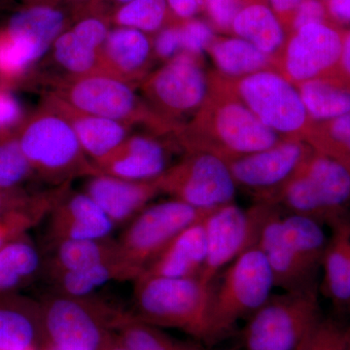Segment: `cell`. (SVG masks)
Here are the masks:
<instances>
[{"label":"cell","instance_id":"83f0119b","mask_svg":"<svg viewBox=\"0 0 350 350\" xmlns=\"http://www.w3.org/2000/svg\"><path fill=\"white\" fill-rule=\"evenodd\" d=\"M44 268L40 250L29 232L0 248V294L17 293Z\"/></svg>","mask_w":350,"mask_h":350},{"label":"cell","instance_id":"4fadbf2b","mask_svg":"<svg viewBox=\"0 0 350 350\" xmlns=\"http://www.w3.org/2000/svg\"><path fill=\"white\" fill-rule=\"evenodd\" d=\"M211 125L213 133L184 146L187 153L208 152L228 163L282 142L278 133L260 121L241 101L227 100L216 107Z\"/></svg>","mask_w":350,"mask_h":350},{"label":"cell","instance_id":"c3c4849f","mask_svg":"<svg viewBox=\"0 0 350 350\" xmlns=\"http://www.w3.org/2000/svg\"><path fill=\"white\" fill-rule=\"evenodd\" d=\"M330 75H335L350 85V31H344L342 52L337 68Z\"/></svg>","mask_w":350,"mask_h":350},{"label":"cell","instance_id":"e575fe53","mask_svg":"<svg viewBox=\"0 0 350 350\" xmlns=\"http://www.w3.org/2000/svg\"><path fill=\"white\" fill-rule=\"evenodd\" d=\"M170 16L167 0H131L112 9L111 23L150 36L172 24Z\"/></svg>","mask_w":350,"mask_h":350},{"label":"cell","instance_id":"7402d4cb","mask_svg":"<svg viewBox=\"0 0 350 350\" xmlns=\"http://www.w3.org/2000/svg\"><path fill=\"white\" fill-rule=\"evenodd\" d=\"M68 120L85 154L93 163L108 155L133 133V126L71 107L53 94L44 93L42 100Z\"/></svg>","mask_w":350,"mask_h":350},{"label":"cell","instance_id":"f907efd6","mask_svg":"<svg viewBox=\"0 0 350 350\" xmlns=\"http://www.w3.org/2000/svg\"><path fill=\"white\" fill-rule=\"evenodd\" d=\"M304 0H269L271 10L276 14L278 18L287 17L288 15L293 16Z\"/></svg>","mask_w":350,"mask_h":350},{"label":"cell","instance_id":"681fc988","mask_svg":"<svg viewBox=\"0 0 350 350\" xmlns=\"http://www.w3.org/2000/svg\"><path fill=\"white\" fill-rule=\"evenodd\" d=\"M326 4L332 21L350 23V0H326Z\"/></svg>","mask_w":350,"mask_h":350},{"label":"cell","instance_id":"52a82bcc","mask_svg":"<svg viewBox=\"0 0 350 350\" xmlns=\"http://www.w3.org/2000/svg\"><path fill=\"white\" fill-rule=\"evenodd\" d=\"M321 320L319 293L271 295L243 327L244 350H295Z\"/></svg>","mask_w":350,"mask_h":350},{"label":"cell","instance_id":"2e32d148","mask_svg":"<svg viewBox=\"0 0 350 350\" xmlns=\"http://www.w3.org/2000/svg\"><path fill=\"white\" fill-rule=\"evenodd\" d=\"M51 245L64 241L109 238L114 223L85 192H75L70 186L48 217Z\"/></svg>","mask_w":350,"mask_h":350},{"label":"cell","instance_id":"d6a6232c","mask_svg":"<svg viewBox=\"0 0 350 350\" xmlns=\"http://www.w3.org/2000/svg\"><path fill=\"white\" fill-rule=\"evenodd\" d=\"M282 220L288 241L306 269L317 278L328 243L323 225L312 218L297 214L282 215Z\"/></svg>","mask_w":350,"mask_h":350},{"label":"cell","instance_id":"9a60e30c","mask_svg":"<svg viewBox=\"0 0 350 350\" xmlns=\"http://www.w3.org/2000/svg\"><path fill=\"white\" fill-rule=\"evenodd\" d=\"M312 151L300 140H286L227 163L237 186L256 191L261 200L283 185Z\"/></svg>","mask_w":350,"mask_h":350},{"label":"cell","instance_id":"ba28073f","mask_svg":"<svg viewBox=\"0 0 350 350\" xmlns=\"http://www.w3.org/2000/svg\"><path fill=\"white\" fill-rule=\"evenodd\" d=\"M139 89L152 111L172 129L177 128V119L194 114L204 107L209 90L199 57L185 52L147 75Z\"/></svg>","mask_w":350,"mask_h":350},{"label":"cell","instance_id":"6da1fadb","mask_svg":"<svg viewBox=\"0 0 350 350\" xmlns=\"http://www.w3.org/2000/svg\"><path fill=\"white\" fill-rule=\"evenodd\" d=\"M259 202L282 206L333 227L350 219V172L335 159L313 149L299 169L275 192Z\"/></svg>","mask_w":350,"mask_h":350},{"label":"cell","instance_id":"44dd1931","mask_svg":"<svg viewBox=\"0 0 350 350\" xmlns=\"http://www.w3.org/2000/svg\"><path fill=\"white\" fill-rule=\"evenodd\" d=\"M100 51L96 39L81 25L73 23L55 40L47 56L39 64L49 66L54 70L39 81L46 84L53 80L100 73Z\"/></svg>","mask_w":350,"mask_h":350},{"label":"cell","instance_id":"7a4b0ae2","mask_svg":"<svg viewBox=\"0 0 350 350\" xmlns=\"http://www.w3.org/2000/svg\"><path fill=\"white\" fill-rule=\"evenodd\" d=\"M17 133L34 174L54 187L100 174L68 120L42 100L25 115Z\"/></svg>","mask_w":350,"mask_h":350},{"label":"cell","instance_id":"7c38bea8","mask_svg":"<svg viewBox=\"0 0 350 350\" xmlns=\"http://www.w3.org/2000/svg\"><path fill=\"white\" fill-rule=\"evenodd\" d=\"M211 211L195 208L174 199L145 207L117 241L122 257L144 271L179 232Z\"/></svg>","mask_w":350,"mask_h":350},{"label":"cell","instance_id":"4dcf8cb0","mask_svg":"<svg viewBox=\"0 0 350 350\" xmlns=\"http://www.w3.org/2000/svg\"><path fill=\"white\" fill-rule=\"evenodd\" d=\"M299 94L308 116L326 122L350 112V85L334 75L301 82Z\"/></svg>","mask_w":350,"mask_h":350},{"label":"cell","instance_id":"816d5d0a","mask_svg":"<svg viewBox=\"0 0 350 350\" xmlns=\"http://www.w3.org/2000/svg\"><path fill=\"white\" fill-rule=\"evenodd\" d=\"M320 323V322H319ZM319 326V325H317ZM317 326L315 327L314 330L310 334L301 342L300 345H298L295 350H319V335H317Z\"/></svg>","mask_w":350,"mask_h":350},{"label":"cell","instance_id":"ffe728a7","mask_svg":"<svg viewBox=\"0 0 350 350\" xmlns=\"http://www.w3.org/2000/svg\"><path fill=\"white\" fill-rule=\"evenodd\" d=\"M86 178L83 192L98 204L114 225L133 220L161 193L155 179L133 181L103 174Z\"/></svg>","mask_w":350,"mask_h":350},{"label":"cell","instance_id":"91938a15","mask_svg":"<svg viewBox=\"0 0 350 350\" xmlns=\"http://www.w3.org/2000/svg\"><path fill=\"white\" fill-rule=\"evenodd\" d=\"M347 169H349V172H350V167H347Z\"/></svg>","mask_w":350,"mask_h":350},{"label":"cell","instance_id":"ee69618b","mask_svg":"<svg viewBox=\"0 0 350 350\" xmlns=\"http://www.w3.org/2000/svg\"><path fill=\"white\" fill-rule=\"evenodd\" d=\"M319 350H349V337L333 320L322 319L317 326Z\"/></svg>","mask_w":350,"mask_h":350},{"label":"cell","instance_id":"5b68a950","mask_svg":"<svg viewBox=\"0 0 350 350\" xmlns=\"http://www.w3.org/2000/svg\"><path fill=\"white\" fill-rule=\"evenodd\" d=\"M275 287L273 273L258 246L244 251L228 266L217 288L213 287L208 342H218L239 320L261 308Z\"/></svg>","mask_w":350,"mask_h":350},{"label":"cell","instance_id":"7dc6e473","mask_svg":"<svg viewBox=\"0 0 350 350\" xmlns=\"http://www.w3.org/2000/svg\"><path fill=\"white\" fill-rule=\"evenodd\" d=\"M31 195V193L27 192L24 188L13 190L0 189V216L24 204Z\"/></svg>","mask_w":350,"mask_h":350},{"label":"cell","instance_id":"bcb514c9","mask_svg":"<svg viewBox=\"0 0 350 350\" xmlns=\"http://www.w3.org/2000/svg\"><path fill=\"white\" fill-rule=\"evenodd\" d=\"M170 13L175 19H193L204 8V0H167Z\"/></svg>","mask_w":350,"mask_h":350},{"label":"cell","instance_id":"cb8c5ba5","mask_svg":"<svg viewBox=\"0 0 350 350\" xmlns=\"http://www.w3.org/2000/svg\"><path fill=\"white\" fill-rule=\"evenodd\" d=\"M42 342L39 303L18 293L0 294V350H38Z\"/></svg>","mask_w":350,"mask_h":350},{"label":"cell","instance_id":"e0dca14e","mask_svg":"<svg viewBox=\"0 0 350 350\" xmlns=\"http://www.w3.org/2000/svg\"><path fill=\"white\" fill-rule=\"evenodd\" d=\"M100 174L133 181H150L169 169V145L157 135L131 133L123 144L94 162Z\"/></svg>","mask_w":350,"mask_h":350},{"label":"cell","instance_id":"7bdbcfd3","mask_svg":"<svg viewBox=\"0 0 350 350\" xmlns=\"http://www.w3.org/2000/svg\"><path fill=\"white\" fill-rule=\"evenodd\" d=\"M326 0H304L292 16L294 31L306 25L330 23Z\"/></svg>","mask_w":350,"mask_h":350},{"label":"cell","instance_id":"8992f818","mask_svg":"<svg viewBox=\"0 0 350 350\" xmlns=\"http://www.w3.org/2000/svg\"><path fill=\"white\" fill-rule=\"evenodd\" d=\"M45 342L63 350H107L112 338L108 327H115L121 312L113 310L93 297L57 293L39 303Z\"/></svg>","mask_w":350,"mask_h":350},{"label":"cell","instance_id":"8d00e7d4","mask_svg":"<svg viewBox=\"0 0 350 350\" xmlns=\"http://www.w3.org/2000/svg\"><path fill=\"white\" fill-rule=\"evenodd\" d=\"M306 139L315 151L350 167V112L315 126Z\"/></svg>","mask_w":350,"mask_h":350},{"label":"cell","instance_id":"ac0fdd59","mask_svg":"<svg viewBox=\"0 0 350 350\" xmlns=\"http://www.w3.org/2000/svg\"><path fill=\"white\" fill-rule=\"evenodd\" d=\"M257 246L268 261L275 287L289 293H319L317 278L306 269L288 241L283 229L282 214L278 208L269 214L262 226Z\"/></svg>","mask_w":350,"mask_h":350},{"label":"cell","instance_id":"b9f144b4","mask_svg":"<svg viewBox=\"0 0 350 350\" xmlns=\"http://www.w3.org/2000/svg\"><path fill=\"white\" fill-rule=\"evenodd\" d=\"M153 49L155 57L162 61H170L181 53L180 23H172L156 33Z\"/></svg>","mask_w":350,"mask_h":350},{"label":"cell","instance_id":"d4e9b609","mask_svg":"<svg viewBox=\"0 0 350 350\" xmlns=\"http://www.w3.org/2000/svg\"><path fill=\"white\" fill-rule=\"evenodd\" d=\"M45 54L31 38L0 25V85L9 89L31 84Z\"/></svg>","mask_w":350,"mask_h":350},{"label":"cell","instance_id":"f1b7e54d","mask_svg":"<svg viewBox=\"0 0 350 350\" xmlns=\"http://www.w3.org/2000/svg\"><path fill=\"white\" fill-rule=\"evenodd\" d=\"M51 246L52 253L47 262H44L49 278L121 256L118 241L109 238L64 241Z\"/></svg>","mask_w":350,"mask_h":350},{"label":"cell","instance_id":"277c9868","mask_svg":"<svg viewBox=\"0 0 350 350\" xmlns=\"http://www.w3.org/2000/svg\"><path fill=\"white\" fill-rule=\"evenodd\" d=\"M45 93L53 94L75 109L103 118L114 120L131 126L142 125L156 135L172 131L152 111L137 87L111 76L94 73L46 83Z\"/></svg>","mask_w":350,"mask_h":350},{"label":"cell","instance_id":"6f0895ef","mask_svg":"<svg viewBox=\"0 0 350 350\" xmlns=\"http://www.w3.org/2000/svg\"><path fill=\"white\" fill-rule=\"evenodd\" d=\"M349 280H350V239L349 243Z\"/></svg>","mask_w":350,"mask_h":350},{"label":"cell","instance_id":"30bf717a","mask_svg":"<svg viewBox=\"0 0 350 350\" xmlns=\"http://www.w3.org/2000/svg\"><path fill=\"white\" fill-rule=\"evenodd\" d=\"M276 207L265 202L243 209L234 202L213 209L206 219L207 253L198 278L213 285L219 271L244 251L256 246L260 232Z\"/></svg>","mask_w":350,"mask_h":350},{"label":"cell","instance_id":"9f6ffc18","mask_svg":"<svg viewBox=\"0 0 350 350\" xmlns=\"http://www.w3.org/2000/svg\"><path fill=\"white\" fill-rule=\"evenodd\" d=\"M13 0H0V10L12 4Z\"/></svg>","mask_w":350,"mask_h":350},{"label":"cell","instance_id":"f546056e","mask_svg":"<svg viewBox=\"0 0 350 350\" xmlns=\"http://www.w3.org/2000/svg\"><path fill=\"white\" fill-rule=\"evenodd\" d=\"M231 29L239 38L254 45L267 56L275 54L284 42V29L271 7L248 3L234 17Z\"/></svg>","mask_w":350,"mask_h":350},{"label":"cell","instance_id":"8fae6325","mask_svg":"<svg viewBox=\"0 0 350 350\" xmlns=\"http://www.w3.org/2000/svg\"><path fill=\"white\" fill-rule=\"evenodd\" d=\"M237 91L241 103L276 133L308 138L310 119L296 88L283 76L262 70L241 78Z\"/></svg>","mask_w":350,"mask_h":350},{"label":"cell","instance_id":"94428289","mask_svg":"<svg viewBox=\"0 0 350 350\" xmlns=\"http://www.w3.org/2000/svg\"><path fill=\"white\" fill-rule=\"evenodd\" d=\"M232 350H236V349H232Z\"/></svg>","mask_w":350,"mask_h":350},{"label":"cell","instance_id":"836d02e7","mask_svg":"<svg viewBox=\"0 0 350 350\" xmlns=\"http://www.w3.org/2000/svg\"><path fill=\"white\" fill-rule=\"evenodd\" d=\"M208 51L216 68L231 77H245L269 64V56L238 36L214 40Z\"/></svg>","mask_w":350,"mask_h":350},{"label":"cell","instance_id":"d590c367","mask_svg":"<svg viewBox=\"0 0 350 350\" xmlns=\"http://www.w3.org/2000/svg\"><path fill=\"white\" fill-rule=\"evenodd\" d=\"M115 328L119 329L120 340L128 350H206L200 345L174 340L155 326L123 313Z\"/></svg>","mask_w":350,"mask_h":350},{"label":"cell","instance_id":"d6986e66","mask_svg":"<svg viewBox=\"0 0 350 350\" xmlns=\"http://www.w3.org/2000/svg\"><path fill=\"white\" fill-rule=\"evenodd\" d=\"M154 57L153 39L149 34L115 27L101 48L100 73L137 87L149 75Z\"/></svg>","mask_w":350,"mask_h":350},{"label":"cell","instance_id":"db71d44e","mask_svg":"<svg viewBox=\"0 0 350 350\" xmlns=\"http://www.w3.org/2000/svg\"><path fill=\"white\" fill-rule=\"evenodd\" d=\"M39 350H63L59 349L56 345L51 344V342H45Z\"/></svg>","mask_w":350,"mask_h":350},{"label":"cell","instance_id":"9c48e42d","mask_svg":"<svg viewBox=\"0 0 350 350\" xmlns=\"http://www.w3.org/2000/svg\"><path fill=\"white\" fill-rule=\"evenodd\" d=\"M155 181L161 193L202 211L234 202L238 187L227 162L202 151L188 152Z\"/></svg>","mask_w":350,"mask_h":350},{"label":"cell","instance_id":"11a10c76","mask_svg":"<svg viewBox=\"0 0 350 350\" xmlns=\"http://www.w3.org/2000/svg\"><path fill=\"white\" fill-rule=\"evenodd\" d=\"M108 1H111L113 3V8H115V7L123 5V4L126 3V2L131 1V0H108Z\"/></svg>","mask_w":350,"mask_h":350},{"label":"cell","instance_id":"f35d334b","mask_svg":"<svg viewBox=\"0 0 350 350\" xmlns=\"http://www.w3.org/2000/svg\"><path fill=\"white\" fill-rule=\"evenodd\" d=\"M182 52L200 57L213 43V27L204 21L195 19L180 23Z\"/></svg>","mask_w":350,"mask_h":350},{"label":"cell","instance_id":"f6af8a7d","mask_svg":"<svg viewBox=\"0 0 350 350\" xmlns=\"http://www.w3.org/2000/svg\"><path fill=\"white\" fill-rule=\"evenodd\" d=\"M20 5H51L68 7L80 12L103 5H107L108 0H13Z\"/></svg>","mask_w":350,"mask_h":350},{"label":"cell","instance_id":"3957f363","mask_svg":"<svg viewBox=\"0 0 350 350\" xmlns=\"http://www.w3.org/2000/svg\"><path fill=\"white\" fill-rule=\"evenodd\" d=\"M213 285L199 278L140 275L135 280V319L155 327L178 329L208 342Z\"/></svg>","mask_w":350,"mask_h":350},{"label":"cell","instance_id":"f5cc1de1","mask_svg":"<svg viewBox=\"0 0 350 350\" xmlns=\"http://www.w3.org/2000/svg\"><path fill=\"white\" fill-rule=\"evenodd\" d=\"M107 350H128L126 349V347L125 345L122 344L121 340H120V338L117 340H113L111 342V344H110L109 347H108Z\"/></svg>","mask_w":350,"mask_h":350},{"label":"cell","instance_id":"74e56055","mask_svg":"<svg viewBox=\"0 0 350 350\" xmlns=\"http://www.w3.org/2000/svg\"><path fill=\"white\" fill-rule=\"evenodd\" d=\"M34 175L21 146L17 130L0 133V189L23 188L25 182Z\"/></svg>","mask_w":350,"mask_h":350},{"label":"cell","instance_id":"60d3db41","mask_svg":"<svg viewBox=\"0 0 350 350\" xmlns=\"http://www.w3.org/2000/svg\"><path fill=\"white\" fill-rule=\"evenodd\" d=\"M241 0H204V8L219 29L230 31L237 14L243 7Z\"/></svg>","mask_w":350,"mask_h":350},{"label":"cell","instance_id":"484cf974","mask_svg":"<svg viewBox=\"0 0 350 350\" xmlns=\"http://www.w3.org/2000/svg\"><path fill=\"white\" fill-rule=\"evenodd\" d=\"M142 269L118 256L98 262L79 271H66L52 276L57 293L75 297L91 296L94 290L108 282L137 280L142 275Z\"/></svg>","mask_w":350,"mask_h":350},{"label":"cell","instance_id":"4316f807","mask_svg":"<svg viewBox=\"0 0 350 350\" xmlns=\"http://www.w3.org/2000/svg\"><path fill=\"white\" fill-rule=\"evenodd\" d=\"M331 228L332 234L322 262L324 290L336 308L350 310V219Z\"/></svg>","mask_w":350,"mask_h":350},{"label":"cell","instance_id":"680465c9","mask_svg":"<svg viewBox=\"0 0 350 350\" xmlns=\"http://www.w3.org/2000/svg\"><path fill=\"white\" fill-rule=\"evenodd\" d=\"M347 337H349V350H350V332L347 333Z\"/></svg>","mask_w":350,"mask_h":350},{"label":"cell","instance_id":"5bb4252c","mask_svg":"<svg viewBox=\"0 0 350 350\" xmlns=\"http://www.w3.org/2000/svg\"><path fill=\"white\" fill-rule=\"evenodd\" d=\"M344 31L331 23L304 25L288 43L284 68L288 80L301 82L330 75L342 52Z\"/></svg>","mask_w":350,"mask_h":350},{"label":"cell","instance_id":"603a6c76","mask_svg":"<svg viewBox=\"0 0 350 350\" xmlns=\"http://www.w3.org/2000/svg\"><path fill=\"white\" fill-rule=\"evenodd\" d=\"M206 217L179 232L147 265L142 275L170 278H198L206 262L207 253L204 226Z\"/></svg>","mask_w":350,"mask_h":350},{"label":"cell","instance_id":"1f68e13d","mask_svg":"<svg viewBox=\"0 0 350 350\" xmlns=\"http://www.w3.org/2000/svg\"><path fill=\"white\" fill-rule=\"evenodd\" d=\"M63 193L62 186L31 193L24 204L0 216V248L46 220Z\"/></svg>","mask_w":350,"mask_h":350},{"label":"cell","instance_id":"ab89813d","mask_svg":"<svg viewBox=\"0 0 350 350\" xmlns=\"http://www.w3.org/2000/svg\"><path fill=\"white\" fill-rule=\"evenodd\" d=\"M25 114L12 90L0 85V133L17 130Z\"/></svg>","mask_w":350,"mask_h":350}]
</instances>
